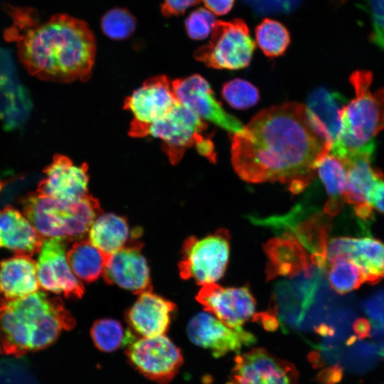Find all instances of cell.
<instances>
[{
    "instance_id": "17",
    "label": "cell",
    "mask_w": 384,
    "mask_h": 384,
    "mask_svg": "<svg viewBox=\"0 0 384 384\" xmlns=\"http://www.w3.org/2000/svg\"><path fill=\"white\" fill-rule=\"evenodd\" d=\"M341 258L356 264L370 284L384 279V242L380 240L371 237L333 238L327 245V263L330 265Z\"/></svg>"
},
{
    "instance_id": "23",
    "label": "cell",
    "mask_w": 384,
    "mask_h": 384,
    "mask_svg": "<svg viewBox=\"0 0 384 384\" xmlns=\"http://www.w3.org/2000/svg\"><path fill=\"white\" fill-rule=\"evenodd\" d=\"M129 235L127 220L114 213L100 214L89 230V240L107 255H112L128 244Z\"/></svg>"
},
{
    "instance_id": "40",
    "label": "cell",
    "mask_w": 384,
    "mask_h": 384,
    "mask_svg": "<svg viewBox=\"0 0 384 384\" xmlns=\"http://www.w3.org/2000/svg\"><path fill=\"white\" fill-rule=\"evenodd\" d=\"M375 96L379 103L380 112H381V120L383 129H384V88L379 90Z\"/></svg>"
},
{
    "instance_id": "2",
    "label": "cell",
    "mask_w": 384,
    "mask_h": 384,
    "mask_svg": "<svg viewBox=\"0 0 384 384\" xmlns=\"http://www.w3.org/2000/svg\"><path fill=\"white\" fill-rule=\"evenodd\" d=\"M11 16L6 37L16 41L20 61L31 75L55 82L90 78L96 42L85 21L58 14L40 24L33 10L23 9Z\"/></svg>"
},
{
    "instance_id": "5",
    "label": "cell",
    "mask_w": 384,
    "mask_h": 384,
    "mask_svg": "<svg viewBox=\"0 0 384 384\" xmlns=\"http://www.w3.org/2000/svg\"><path fill=\"white\" fill-rule=\"evenodd\" d=\"M23 214L43 239H81L102 212L99 201L88 195L65 202L29 193L21 199Z\"/></svg>"
},
{
    "instance_id": "8",
    "label": "cell",
    "mask_w": 384,
    "mask_h": 384,
    "mask_svg": "<svg viewBox=\"0 0 384 384\" xmlns=\"http://www.w3.org/2000/svg\"><path fill=\"white\" fill-rule=\"evenodd\" d=\"M230 235L225 229L201 239L188 237L182 247L178 263L180 277L193 279L196 284L215 283L224 274L230 255Z\"/></svg>"
},
{
    "instance_id": "41",
    "label": "cell",
    "mask_w": 384,
    "mask_h": 384,
    "mask_svg": "<svg viewBox=\"0 0 384 384\" xmlns=\"http://www.w3.org/2000/svg\"><path fill=\"white\" fill-rule=\"evenodd\" d=\"M225 384H235V383L233 380H231Z\"/></svg>"
},
{
    "instance_id": "32",
    "label": "cell",
    "mask_w": 384,
    "mask_h": 384,
    "mask_svg": "<svg viewBox=\"0 0 384 384\" xmlns=\"http://www.w3.org/2000/svg\"><path fill=\"white\" fill-rule=\"evenodd\" d=\"M215 15L204 8H198L191 13L185 21L188 36L194 40H202L210 35L216 22Z\"/></svg>"
},
{
    "instance_id": "22",
    "label": "cell",
    "mask_w": 384,
    "mask_h": 384,
    "mask_svg": "<svg viewBox=\"0 0 384 384\" xmlns=\"http://www.w3.org/2000/svg\"><path fill=\"white\" fill-rule=\"evenodd\" d=\"M372 160L371 157L359 156L343 161L346 171L344 201L353 208L368 203V193L382 174L372 166Z\"/></svg>"
},
{
    "instance_id": "3",
    "label": "cell",
    "mask_w": 384,
    "mask_h": 384,
    "mask_svg": "<svg viewBox=\"0 0 384 384\" xmlns=\"http://www.w3.org/2000/svg\"><path fill=\"white\" fill-rule=\"evenodd\" d=\"M75 320L58 297L37 292L0 304V355L19 356L45 348Z\"/></svg>"
},
{
    "instance_id": "26",
    "label": "cell",
    "mask_w": 384,
    "mask_h": 384,
    "mask_svg": "<svg viewBox=\"0 0 384 384\" xmlns=\"http://www.w3.org/2000/svg\"><path fill=\"white\" fill-rule=\"evenodd\" d=\"M347 103L344 95L324 87L314 90L308 97L306 105L326 129L333 142L339 131L341 111Z\"/></svg>"
},
{
    "instance_id": "13",
    "label": "cell",
    "mask_w": 384,
    "mask_h": 384,
    "mask_svg": "<svg viewBox=\"0 0 384 384\" xmlns=\"http://www.w3.org/2000/svg\"><path fill=\"white\" fill-rule=\"evenodd\" d=\"M234 362L232 380L235 384H299L295 366L264 348L237 355Z\"/></svg>"
},
{
    "instance_id": "31",
    "label": "cell",
    "mask_w": 384,
    "mask_h": 384,
    "mask_svg": "<svg viewBox=\"0 0 384 384\" xmlns=\"http://www.w3.org/2000/svg\"><path fill=\"white\" fill-rule=\"evenodd\" d=\"M137 26L135 17L127 9L115 8L108 11L102 18L101 28L103 33L114 40L129 37Z\"/></svg>"
},
{
    "instance_id": "36",
    "label": "cell",
    "mask_w": 384,
    "mask_h": 384,
    "mask_svg": "<svg viewBox=\"0 0 384 384\" xmlns=\"http://www.w3.org/2000/svg\"><path fill=\"white\" fill-rule=\"evenodd\" d=\"M201 0H164L161 9L166 17L183 14L188 8L196 6Z\"/></svg>"
},
{
    "instance_id": "37",
    "label": "cell",
    "mask_w": 384,
    "mask_h": 384,
    "mask_svg": "<svg viewBox=\"0 0 384 384\" xmlns=\"http://www.w3.org/2000/svg\"><path fill=\"white\" fill-rule=\"evenodd\" d=\"M343 375V368L335 364L323 369L316 377L321 384H338Z\"/></svg>"
},
{
    "instance_id": "29",
    "label": "cell",
    "mask_w": 384,
    "mask_h": 384,
    "mask_svg": "<svg viewBox=\"0 0 384 384\" xmlns=\"http://www.w3.org/2000/svg\"><path fill=\"white\" fill-rule=\"evenodd\" d=\"M326 273L331 287L341 294L357 289L366 282L363 271L352 261L344 258L330 264Z\"/></svg>"
},
{
    "instance_id": "20",
    "label": "cell",
    "mask_w": 384,
    "mask_h": 384,
    "mask_svg": "<svg viewBox=\"0 0 384 384\" xmlns=\"http://www.w3.org/2000/svg\"><path fill=\"white\" fill-rule=\"evenodd\" d=\"M43 240L23 213L11 206L0 210V247L31 257L39 252Z\"/></svg>"
},
{
    "instance_id": "19",
    "label": "cell",
    "mask_w": 384,
    "mask_h": 384,
    "mask_svg": "<svg viewBox=\"0 0 384 384\" xmlns=\"http://www.w3.org/2000/svg\"><path fill=\"white\" fill-rule=\"evenodd\" d=\"M176 304L164 297L146 291L127 311L129 326L141 337L165 335L171 322V314Z\"/></svg>"
},
{
    "instance_id": "28",
    "label": "cell",
    "mask_w": 384,
    "mask_h": 384,
    "mask_svg": "<svg viewBox=\"0 0 384 384\" xmlns=\"http://www.w3.org/2000/svg\"><path fill=\"white\" fill-rule=\"evenodd\" d=\"M255 40L265 55L275 58L285 52L290 43V36L280 22L265 18L255 28Z\"/></svg>"
},
{
    "instance_id": "6",
    "label": "cell",
    "mask_w": 384,
    "mask_h": 384,
    "mask_svg": "<svg viewBox=\"0 0 384 384\" xmlns=\"http://www.w3.org/2000/svg\"><path fill=\"white\" fill-rule=\"evenodd\" d=\"M207 128L208 124L203 119L179 104L168 115L150 126L147 136L162 141V149L174 165L178 163L185 151L193 146L201 155L215 163L216 154L213 143L204 135Z\"/></svg>"
},
{
    "instance_id": "34",
    "label": "cell",
    "mask_w": 384,
    "mask_h": 384,
    "mask_svg": "<svg viewBox=\"0 0 384 384\" xmlns=\"http://www.w3.org/2000/svg\"><path fill=\"white\" fill-rule=\"evenodd\" d=\"M363 309L376 330L384 329V289L369 296L363 303Z\"/></svg>"
},
{
    "instance_id": "30",
    "label": "cell",
    "mask_w": 384,
    "mask_h": 384,
    "mask_svg": "<svg viewBox=\"0 0 384 384\" xmlns=\"http://www.w3.org/2000/svg\"><path fill=\"white\" fill-rule=\"evenodd\" d=\"M221 95L230 106L237 110L252 107L260 100L258 89L249 81L240 78L224 83Z\"/></svg>"
},
{
    "instance_id": "4",
    "label": "cell",
    "mask_w": 384,
    "mask_h": 384,
    "mask_svg": "<svg viewBox=\"0 0 384 384\" xmlns=\"http://www.w3.org/2000/svg\"><path fill=\"white\" fill-rule=\"evenodd\" d=\"M370 71L356 70L350 76L355 97L340 113V128L330 154L342 162L359 156L373 157L375 136L383 129L379 103L370 92Z\"/></svg>"
},
{
    "instance_id": "27",
    "label": "cell",
    "mask_w": 384,
    "mask_h": 384,
    "mask_svg": "<svg viewBox=\"0 0 384 384\" xmlns=\"http://www.w3.org/2000/svg\"><path fill=\"white\" fill-rule=\"evenodd\" d=\"M94 345L101 351L113 352L134 339L130 330H124L122 324L112 319L95 321L90 329Z\"/></svg>"
},
{
    "instance_id": "7",
    "label": "cell",
    "mask_w": 384,
    "mask_h": 384,
    "mask_svg": "<svg viewBox=\"0 0 384 384\" xmlns=\"http://www.w3.org/2000/svg\"><path fill=\"white\" fill-rule=\"evenodd\" d=\"M210 37L207 44L195 50L196 60L218 70H239L250 65L256 44L243 20H217Z\"/></svg>"
},
{
    "instance_id": "12",
    "label": "cell",
    "mask_w": 384,
    "mask_h": 384,
    "mask_svg": "<svg viewBox=\"0 0 384 384\" xmlns=\"http://www.w3.org/2000/svg\"><path fill=\"white\" fill-rule=\"evenodd\" d=\"M186 333L193 344L209 350L215 358L231 352L239 353L243 347L256 342L255 336L242 326L229 327L206 312H199L191 319Z\"/></svg>"
},
{
    "instance_id": "11",
    "label": "cell",
    "mask_w": 384,
    "mask_h": 384,
    "mask_svg": "<svg viewBox=\"0 0 384 384\" xmlns=\"http://www.w3.org/2000/svg\"><path fill=\"white\" fill-rule=\"evenodd\" d=\"M171 86L179 103L204 121L214 123L231 134L243 127L237 117L223 109L208 82L201 75L194 74L176 79Z\"/></svg>"
},
{
    "instance_id": "10",
    "label": "cell",
    "mask_w": 384,
    "mask_h": 384,
    "mask_svg": "<svg viewBox=\"0 0 384 384\" xmlns=\"http://www.w3.org/2000/svg\"><path fill=\"white\" fill-rule=\"evenodd\" d=\"M125 353L136 370L159 384L169 383L183 363L180 348L166 335L134 339Z\"/></svg>"
},
{
    "instance_id": "25",
    "label": "cell",
    "mask_w": 384,
    "mask_h": 384,
    "mask_svg": "<svg viewBox=\"0 0 384 384\" xmlns=\"http://www.w3.org/2000/svg\"><path fill=\"white\" fill-rule=\"evenodd\" d=\"M316 173L329 197L324 205V213L329 216H334L341 212L345 202V166L340 159L329 154L318 166Z\"/></svg>"
},
{
    "instance_id": "15",
    "label": "cell",
    "mask_w": 384,
    "mask_h": 384,
    "mask_svg": "<svg viewBox=\"0 0 384 384\" xmlns=\"http://www.w3.org/2000/svg\"><path fill=\"white\" fill-rule=\"evenodd\" d=\"M196 299L206 311L231 328L242 326L255 313L256 301L247 286L224 287L216 283L205 284Z\"/></svg>"
},
{
    "instance_id": "35",
    "label": "cell",
    "mask_w": 384,
    "mask_h": 384,
    "mask_svg": "<svg viewBox=\"0 0 384 384\" xmlns=\"http://www.w3.org/2000/svg\"><path fill=\"white\" fill-rule=\"evenodd\" d=\"M366 201L373 208L384 214V174L383 173L368 192Z\"/></svg>"
},
{
    "instance_id": "38",
    "label": "cell",
    "mask_w": 384,
    "mask_h": 384,
    "mask_svg": "<svg viewBox=\"0 0 384 384\" xmlns=\"http://www.w3.org/2000/svg\"><path fill=\"white\" fill-rule=\"evenodd\" d=\"M235 0H202L208 10L214 15L223 16L232 9Z\"/></svg>"
},
{
    "instance_id": "24",
    "label": "cell",
    "mask_w": 384,
    "mask_h": 384,
    "mask_svg": "<svg viewBox=\"0 0 384 384\" xmlns=\"http://www.w3.org/2000/svg\"><path fill=\"white\" fill-rule=\"evenodd\" d=\"M90 240L75 242L66 252L69 266L77 278L83 282H92L102 274L109 258Z\"/></svg>"
},
{
    "instance_id": "16",
    "label": "cell",
    "mask_w": 384,
    "mask_h": 384,
    "mask_svg": "<svg viewBox=\"0 0 384 384\" xmlns=\"http://www.w3.org/2000/svg\"><path fill=\"white\" fill-rule=\"evenodd\" d=\"M87 171L86 164L77 165L65 156L55 155L45 169L36 192L65 202L80 201L90 195Z\"/></svg>"
},
{
    "instance_id": "14",
    "label": "cell",
    "mask_w": 384,
    "mask_h": 384,
    "mask_svg": "<svg viewBox=\"0 0 384 384\" xmlns=\"http://www.w3.org/2000/svg\"><path fill=\"white\" fill-rule=\"evenodd\" d=\"M66 240L63 238L44 239L37 264L40 287L68 298L82 297L83 284L73 272L66 258Z\"/></svg>"
},
{
    "instance_id": "33",
    "label": "cell",
    "mask_w": 384,
    "mask_h": 384,
    "mask_svg": "<svg viewBox=\"0 0 384 384\" xmlns=\"http://www.w3.org/2000/svg\"><path fill=\"white\" fill-rule=\"evenodd\" d=\"M361 7L370 17V42L384 52V0H363Z\"/></svg>"
},
{
    "instance_id": "1",
    "label": "cell",
    "mask_w": 384,
    "mask_h": 384,
    "mask_svg": "<svg viewBox=\"0 0 384 384\" xmlns=\"http://www.w3.org/2000/svg\"><path fill=\"white\" fill-rule=\"evenodd\" d=\"M230 139L231 164L241 179L279 182L294 194L311 183L333 144L307 106L297 102L262 110Z\"/></svg>"
},
{
    "instance_id": "18",
    "label": "cell",
    "mask_w": 384,
    "mask_h": 384,
    "mask_svg": "<svg viewBox=\"0 0 384 384\" xmlns=\"http://www.w3.org/2000/svg\"><path fill=\"white\" fill-rule=\"evenodd\" d=\"M134 238L124 247L110 255L102 272L107 284L140 294L151 291L149 268Z\"/></svg>"
},
{
    "instance_id": "9",
    "label": "cell",
    "mask_w": 384,
    "mask_h": 384,
    "mask_svg": "<svg viewBox=\"0 0 384 384\" xmlns=\"http://www.w3.org/2000/svg\"><path fill=\"white\" fill-rule=\"evenodd\" d=\"M180 103L167 77L151 78L126 98L124 108L133 115L129 134L147 136L150 126L168 115Z\"/></svg>"
},
{
    "instance_id": "39",
    "label": "cell",
    "mask_w": 384,
    "mask_h": 384,
    "mask_svg": "<svg viewBox=\"0 0 384 384\" xmlns=\"http://www.w3.org/2000/svg\"><path fill=\"white\" fill-rule=\"evenodd\" d=\"M352 329L358 339L368 338L371 333V325L365 318H357L352 324Z\"/></svg>"
},
{
    "instance_id": "21",
    "label": "cell",
    "mask_w": 384,
    "mask_h": 384,
    "mask_svg": "<svg viewBox=\"0 0 384 384\" xmlns=\"http://www.w3.org/2000/svg\"><path fill=\"white\" fill-rule=\"evenodd\" d=\"M37 264L26 255H15L0 262V295L16 300L38 292Z\"/></svg>"
}]
</instances>
